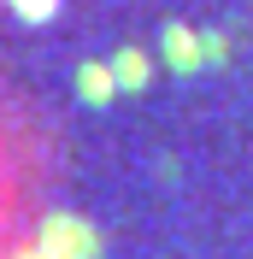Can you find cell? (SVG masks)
I'll use <instances>...</instances> for the list:
<instances>
[{"mask_svg": "<svg viewBox=\"0 0 253 259\" xmlns=\"http://www.w3.org/2000/svg\"><path fill=\"white\" fill-rule=\"evenodd\" d=\"M165 59H171L177 71H194V65L206 59V48H194V35H189V30H171V35H165Z\"/></svg>", "mask_w": 253, "mask_h": 259, "instance_id": "obj_1", "label": "cell"}, {"mask_svg": "<svg viewBox=\"0 0 253 259\" xmlns=\"http://www.w3.org/2000/svg\"><path fill=\"white\" fill-rule=\"evenodd\" d=\"M77 82H82V95H89V100H106L118 77H112L106 65H82V77H77Z\"/></svg>", "mask_w": 253, "mask_h": 259, "instance_id": "obj_3", "label": "cell"}, {"mask_svg": "<svg viewBox=\"0 0 253 259\" xmlns=\"http://www.w3.org/2000/svg\"><path fill=\"white\" fill-rule=\"evenodd\" d=\"M112 77L124 82V89H142L147 82V59L142 53H118V59H112Z\"/></svg>", "mask_w": 253, "mask_h": 259, "instance_id": "obj_2", "label": "cell"}]
</instances>
